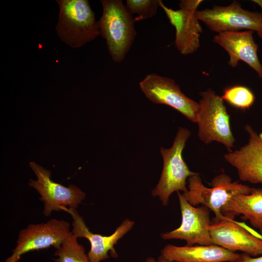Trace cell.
<instances>
[{"instance_id":"1","label":"cell","mask_w":262,"mask_h":262,"mask_svg":"<svg viewBox=\"0 0 262 262\" xmlns=\"http://www.w3.org/2000/svg\"><path fill=\"white\" fill-rule=\"evenodd\" d=\"M102 15L98 22L112 60L122 61L136 35L134 18L121 0H101Z\"/></svg>"},{"instance_id":"2","label":"cell","mask_w":262,"mask_h":262,"mask_svg":"<svg viewBox=\"0 0 262 262\" xmlns=\"http://www.w3.org/2000/svg\"><path fill=\"white\" fill-rule=\"evenodd\" d=\"M59 14L56 32L60 39L79 48L100 34L98 22L87 0H57Z\"/></svg>"},{"instance_id":"3","label":"cell","mask_w":262,"mask_h":262,"mask_svg":"<svg viewBox=\"0 0 262 262\" xmlns=\"http://www.w3.org/2000/svg\"><path fill=\"white\" fill-rule=\"evenodd\" d=\"M190 135V130L180 127L171 147L160 148L163 167L159 182L152 190L151 195L153 197L158 196L163 206L168 205L173 193L185 192L187 190V180L196 173L189 169L182 157L183 149Z\"/></svg>"},{"instance_id":"4","label":"cell","mask_w":262,"mask_h":262,"mask_svg":"<svg viewBox=\"0 0 262 262\" xmlns=\"http://www.w3.org/2000/svg\"><path fill=\"white\" fill-rule=\"evenodd\" d=\"M187 181V190L182 194L183 197L194 206L201 204L213 212L215 222L225 218L223 210L233 197L248 194L252 188L238 181H232L230 177L225 174L215 177L211 181V188L203 184L197 173L189 177Z\"/></svg>"},{"instance_id":"5","label":"cell","mask_w":262,"mask_h":262,"mask_svg":"<svg viewBox=\"0 0 262 262\" xmlns=\"http://www.w3.org/2000/svg\"><path fill=\"white\" fill-rule=\"evenodd\" d=\"M199 95L201 98L196 121L199 139L205 144L219 142L225 146L229 152L232 151L235 139L223 99L211 88L200 92Z\"/></svg>"},{"instance_id":"6","label":"cell","mask_w":262,"mask_h":262,"mask_svg":"<svg viewBox=\"0 0 262 262\" xmlns=\"http://www.w3.org/2000/svg\"><path fill=\"white\" fill-rule=\"evenodd\" d=\"M196 16L210 30L217 33L243 30L262 31V13L244 9L236 0L227 6L214 5L197 10Z\"/></svg>"},{"instance_id":"7","label":"cell","mask_w":262,"mask_h":262,"mask_svg":"<svg viewBox=\"0 0 262 262\" xmlns=\"http://www.w3.org/2000/svg\"><path fill=\"white\" fill-rule=\"evenodd\" d=\"M70 227L69 222L55 219L29 225L20 230L12 254L3 262H18L23 254L33 250L52 246L58 248L70 232Z\"/></svg>"},{"instance_id":"8","label":"cell","mask_w":262,"mask_h":262,"mask_svg":"<svg viewBox=\"0 0 262 262\" xmlns=\"http://www.w3.org/2000/svg\"><path fill=\"white\" fill-rule=\"evenodd\" d=\"M139 85L142 92L150 101L168 105L191 121L196 123L198 102L187 97L174 80L151 73L147 75Z\"/></svg>"},{"instance_id":"9","label":"cell","mask_w":262,"mask_h":262,"mask_svg":"<svg viewBox=\"0 0 262 262\" xmlns=\"http://www.w3.org/2000/svg\"><path fill=\"white\" fill-rule=\"evenodd\" d=\"M202 0H182L180 9L174 10L165 6L161 0L160 7L164 12L170 24L176 30L175 46L182 55L195 52L200 47L202 28L196 16Z\"/></svg>"},{"instance_id":"10","label":"cell","mask_w":262,"mask_h":262,"mask_svg":"<svg viewBox=\"0 0 262 262\" xmlns=\"http://www.w3.org/2000/svg\"><path fill=\"white\" fill-rule=\"evenodd\" d=\"M29 165L37 179H30L29 185L40 195V199L44 203L43 213L49 216L53 211H61L62 207L68 206L76 209L85 199L86 194L75 185L65 187L52 181L51 172L33 162Z\"/></svg>"},{"instance_id":"11","label":"cell","mask_w":262,"mask_h":262,"mask_svg":"<svg viewBox=\"0 0 262 262\" xmlns=\"http://www.w3.org/2000/svg\"><path fill=\"white\" fill-rule=\"evenodd\" d=\"M177 194L181 214L180 225L172 231L161 233V238L184 240L188 246L213 245L209 230L210 210L204 206L196 207L180 192Z\"/></svg>"},{"instance_id":"12","label":"cell","mask_w":262,"mask_h":262,"mask_svg":"<svg viewBox=\"0 0 262 262\" xmlns=\"http://www.w3.org/2000/svg\"><path fill=\"white\" fill-rule=\"evenodd\" d=\"M61 210L65 211L71 215L72 233L77 238H85L89 241L91 247L87 256L91 262H100L109 259V252L112 257H117L114 246L131 229L135 224L134 221L125 219L113 234L104 236L91 232L76 209L62 207Z\"/></svg>"},{"instance_id":"13","label":"cell","mask_w":262,"mask_h":262,"mask_svg":"<svg viewBox=\"0 0 262 262\" xmlns=\"http://www.w3.org/2000/svg\"><path fill=\"white\" fill-rule=\"evenodd\" d=\"M245 129L248 134L247 143L225 154L224 159L236 169L241 180L262 183V135L249 125Z\"/></svg>"},{"instance_id":"14","label":"cell","mask_w":262,"mask_h":262,"mask_svg":"<svg viewBox=\"0 0 262 262\" xmlns=\"http://www.w3.org/2000/svg\"><path fill=\"white\" fill-rule=\"evenodd\" d=\"M213 244L229 251H241L255 257L262 255V239L250 234L233 220L226 218L209 226Z\"/></svg>"},{"instance_id":"15","label":"cell","mask_w":262,"mask_h":262,"mask_svg":"<svg viewBox=\"0 0 262 262\" xmlns=\"http://www.w3.org/2000/svg\"><path fill=\"white\" fill-rule=\"evenodd\" d=\"M253 33L251 30L222 32L215 35L213 42L228 53V65L231 67H235L239 61H243L262 78V65L258 56L259 46L254 40Z\"/></svg>"},{"instance_id":"16","label":"cell","mask_w":262,"mask_h":262,"mask_svg":"<svg viewBox=\"0 0 262 262\" xmlns=\"http://www.w3.org/2000/svg\"><path fill=\"white\" fill-rule=\"evenodd\" d=\"M161 255L170 262H231L240 254L214 245L179 246L169 244L162 249Z\"/></svg>"},{"instance_id":"17","label":"cell","mask_w":262,"mask_h":262,"mask_svg":"<svg viewBox=\"0 0 262 262\" xmlns=\"http://www.w3.org/2000/svg\"><path fill=\"white\" fill-rule=\"evenodd\" d=\"M225 218L232 220L236 215L248 220L251 225L262 234V188H253L246 194L233 197L223 210Z\"/></svg>"},{"instance_id":"18","label":"cell","mask_w":262,"mask_h":262,"mask_svg":"<svg viewBox=\"0 0 262 262\" xmlns=\"http://www.w3.org/2000/svg\"><path fill=\"white\" fill-rule=\"evenodd\" d=\"M77 237L71 231L55 251V262H91L82 245L79 244Z\"/></svg>"},{"instance_id":"19","label":"cell","mask_w":262,"mask_h":262,"mask_svg":"<svg viewBox=\"0 0 262 262\" xmlns=\"http://www.w3.org/2000/svg\"><path fill=\"white\" fill-rule=\"evenodd\" d=\"M221 98L231 106L242 110L249 108L255 101L253 92L242 85H234L226 88Z\"/></svg>"},{"instance_id":"20","label":"cell","mask_w":262,"mask_h":262,"mask_svg":"<svg viewBox=\"0 0 262 262\" xmlns=\"http://www.w3.org/2000/svg\"><path fill=\"white\" fill-rule=\"evenodd\" d=\"M159 1L160 0H127L126 7L132 15H137L134 18V21H138L154 16L160 6Z\"/></svg>"},{"instance_id":"21","label":"cell","mask_w":262,"mask_h":262,"mask_svg":"<svg viewBox=\"0 0 262 262\" xmlns=\"http://www.w3.org/2000/svg\"><path fill=\"white\" fill-rule=\"evenodd\" d=\"M231 262H262V255L253 257L246 253H243L240 254L237 259Z\"/></svg>"},{"instance_id":"22","label":"cell","mask_w":262,"mask_h":262,"mask_svg":"<svg viewBox=\"0 0 262 262\" xmlns=\"http://www.w3.org/2000/svg\"><path fill=\"white\" fill-rule=\"evenodd\" d=\"M145 262H170L165 259L162 255H160L158 258L156 260L155 258L150 257L147 258Z\"/></svg>"},{"instance_id":"23","label":"cell","mask_w":262,"mask_h":262,"mask_svg":"<svg viewBox=\"0 0 262 262\" xmlns=\"http://www.w3.org/2000/svg\"><path fill=\"white\" fill-rule=\"evenodd\" d=\"M252 1L257 4L262 9V0H252Z\"/></svg>"},{"instance_id":"24","label":"cell","mask_w":262,"mask_h":262,"mask_svg":"<svg viewBox=\"0 0 262 262\" xmlns=\"http://www.w3.org/2000/svg\"><path fill=\"white\" fill-rule=\"evenodd\" d=\"M257 33L258 35V36L262 39V31H259L257 32Z\"/></svg>"},{"instance_id":"25","label":"cell","mask_w":262,"mask_h":262,"mask_svg":"<svg viewBox=\"0 0 262 262\" xmlns=\"http://www.w3.org/2000/svg\"><path fill=\"white\" fill-rule=\"evenodd\" d=\"M261 134L262 135V132L261 133Z\"/></svg>"}]
</instances>
